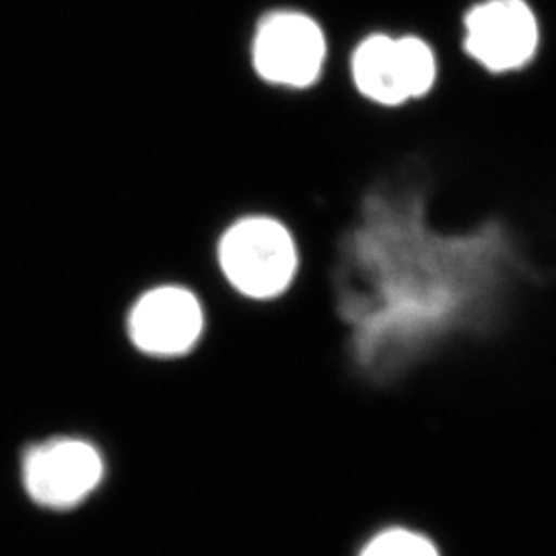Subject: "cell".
<instances>
[{
  "instance_id": "1",
  "label": "cell",
  "mask_w": 556,
  "mask_h": 556,
  "mask_svg": "<svg viewBox=\"0 0 556 556\" xmlns=\"http://www.w3.org/2000/svg\"><path fill=\"white\" fill-rule=\"evenodd\" d=\"M516 264L498 225L443 233L413 192L365 200L342 243L340 301L358 363L388 374L404 367L435 338L472 321Z\"/></svg>"
},
{
  "instance_id": "2",
  "label": "cell",
  "mask_w": 556,
  "mask_h": 556,
  "mask_svg": "<svg viewBox=\"0 0 556 556\" xmlns=\"http://www.w3.org/2000/svg\"><path fill=\"white\" fill-rule=\"evenodd\" d=\"M349 68L358 96L379 108H400L422 100L439 79L433 46L415 34L376 31L365 36L355 46Z\"/></svg>"
},
{
  "instance_id": "3",
  "label": "cell",
  "mask_w": 556,
  "mask_h": 556,
  "mask_svg": "<svg viewBox=\"0 0 556 556\" xmlns=\"http://www.w3.org/2000/svg\"><path fill=\"white\" fill-rule=\"evenodd\" d=\"M220 270L245 298L275 299L298 277L299 252L293 233L280 220L254 215L233 223L219 243Z\"/></svg>"
},
{
  "instance_id": "4",
  "label": "cell",
  "mask_w": 556,
  "mask_h": 556,
  "mask_svg": "<svg viewBox=\"0 0 556 556\" xmlns=\"http://www.w3.org/2000/svg\"><path fill=\"white\" fill-rule=\"evenodd\" d=\"M540 43V21L528 0H482L462 17L464 54L491 75L523 71Z\"/></svg>"
},
{
  "instance_id": "5",
  "label": "cell",
  "mask_w": 556,
  "mask_h": 556,
  "mask_svg": "<svg viewBox=\"0 0 556 556\" xmlns=\"http://www.w3.org/2000/svg\"><path fill=\"white\" fill-rule=\"evenodd\" d=\"M326 60V31L312 15L275 11L260 21L252 41L260 79L285 89H307L318 83Z\"/></svg>"
},
{
  "instance_id": "6",
  "label": "cell",
  "mask_w": 556,
  "mask_h": 556,
  "mask_svg": "<svg viewBox=\"0 0 556 556\" xmlns=\"http://www.w3.org/2000/svg\"><path fill=\"white\" fill-rule=\"evenodd\" d=\"M103 478L101 454L83 439H52L23 459V484L41 507L68 509L89 497Z\"/></svg>"
},
{
  "instance_id": "7",
  "label": "cell",
  "mask_w": 556,
  "mask_h": 556,
  "mask_svg": "<svg viewBox=\"0 0 556 556\" xmlns=\"http://www.w3.org/2000/svg\"><path fill=\"white\" fill-rule=\"evenodd\" d=\"M204 330L199 299L181 287H157L135 303L128 332L142 353L153 357H179L192 351Z\"/></svg>"
},
{
  "instance_id": "8",
  "label": "cell",
  "mask_w": 556,
  "mask_h": 556,
  "mask_svg": "<svg viewBox=\"0 0 556 556\" xmlns=\"http://www.w3.org/2000/svg\"><path fill=\"white\" fill-rule=\"evenodd\" d=\"M358 556H439V551L429 538L418 532L392 528L369 540Z\"/></svg>"
}]
</instances>
